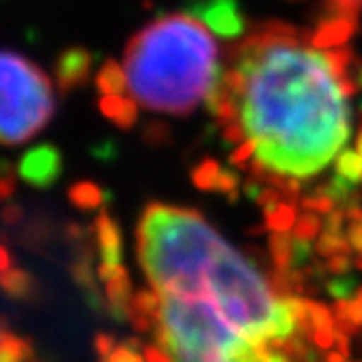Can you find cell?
I'll use <instances>...</instances> for the list:
<instances>
[{
	"mask_svg": "<svg viewBox=\"0 0 362 362\" xmlns=\"http://www.w3.org/2000/svg\"><path fill=\"white\" fill-rule=\"evenodd\" d=\"M356 62L313 31L267 22L229 53L212 98L231 160L295 188L343 153L351 134Z\"/></svg>",
	"mask_w": 362,
	"mask_h": 362,
	"instance_id": "obj_1",
	"label": "cell"
},
{
	"mask_svg": "<svg viewBox=\"0 0 362 362\" xmlns=\"http://www.w3.org/2000/svg\"><path fill=\"white\" fill-rule=\"evenodd\" d=\"M138 260L155 293L203 291L255 339L299 358L305 354L313 303L281 295L199 212L148 205L138 225Z\"/></svg>",
	"mask_w": 362,
	"mask_h": 362,
	"instance_id": "obj_2",
	"label": "cell"
},
{
	"mask_svg": "<svg viewBox=\"0 0 362 362\" xmlns=\"http://www.w3.org/2000/svg\"><path fill=\"white\" fill-rule=\"evenodd\" d=\"M127 90L140 107L188 116L221 86V48L205 24L170 13L146 24L124 48Z\"/></svg>",
	"mask_w": 362,
	"mask_h": 362,
	"instance_id": "obj_3",
	"label": "cell"
},
{
	"mask_svg": "<svg viewBox=\"0 0 362 362\" xmlns=\"http://www.w3.org/2000/svg\"><path fill=\"white\" fill-rule=\"evenodd\" d=\"M55 114L53 83L42 68L11 50H0V144L31 140Z\"/></svg>",
	"mask_w": 362,
	"mask_h": 362,
	"instance_id": "obj_4",
	"label": "cell"
},
{
	"mask_svg": "<svg viewBox=\"0 0 362 362\" xmlns=\"http://www.w3.org/2000/svg\"><path fill=\"white\" fill-rule=\"evenodd\" d=\"M62 170H64L62 151L48 142L29 148L18 162L20 179L37 190H46L50 186H55L57 179L62 177Z\"/></svg>",
	"mask_w": 362,
	"mask_h": 362,
	"instance_id": "obj_5",
	"label": "cell"
},
{
	"mask_svg": "<svg viewBox=\"0 0 362 362\" xmlns=\"http://www.w3.org/2000/svg\"><path fill=\"white\" fill-rule=\"evenodd\" d=\"M194 11L205 27L223 37H236L247 27L236 0H205L194 7Z\"/></svg>",
	"mask_w": 362,
	"mask_h": 362,
	"instance_id": "obj_6",
	"label": "cell"
},
{
	"mask_svg": "<svg viewBox=\"0 0 362 362\" xmlns=\"http://www.w3.org/2000/svg\"><path fill=\"white\" fill-rule=\"evenodd\" d=\"M92 53L83 46H68L64 48L57 64H55V76H57V88L66 94L74 88H81L90 81L92 74Z\"/></svg>",
	"mask_w": 362,
	"mask_h": 362,
	"instance_id": "obj_7",
	"label": "cell"
},
{
	"mask_svg": "<svg viewBox=\"0 0 362 362\" xmlns=\"http://www.w3.org/2000/svg\"><path fill=\"white\" fill-rule=\"evenodd\" d=\"M94 234L98 240L100 257L105 264H120V255H122V236H120V227L110 214H98L94 223Z\"/></svg>",
	"mask_w": 362,
	"mask_h": 362,
	"instance_id": "obj_8",
	"label": "cell"
},
{
	"mask_svg": "<svg viewBox=\"0 0 362 362\" xmlns=\"http://www.w3.org/2000/svg\"><path fill=\"white\" fill-rule=\"evenodd\" d=\"M0 291L18 301H29L37 295L35 277L24 269H9L0 273Z\"/></svg>",
	"mask_w": 362,
	"mask_h": 362,
	"instance_id": "obj_9",
	"label": "cell"
},
{
	"mask_svg": "<svg viewBox=\"0 0 362 362\" xmlns=\"http://www.w3.org/2000/svg\"><path fill=\"white\" fill-rule=\"evenodd\" d=\"M100 112L112 122H116L120 129H129L138 118V103L134 98H122V96H103Z\"/></svg>",
	"mask_w": 362,
	"mask_h": 362,
	"instance_id": "obj_10",
	"label": "cell"
},
{
	"mask_svg": "<svg viewBox=\"0 0 362 362\" xmlns=\"http://www.w3.org/2000/svg\"><path fill=\"white\" fill-rule=\"evenodd\" d=\"M96 88L103 96H120L127 90V74L118 62H107L96 74Z\"/></svg>",
	"mask_w": 362,
	"mask_h": 362,
	"instance_id": "obj_11",
	"label": "cell"
},
{
	"mask_svg": "<svg viewBox=\"0 0 362 362\" xmlns=\"http://www.w3.org/2000/svg\"><path fill=\"white\" fill-rule=\"evenodd\" d=\"M68 199L74 208H79L83 212H92L98 205L105 201V192H103L92 181H79V184H72L68 190Z\"/></svg>",
	"mask_w": 362,
	"mask_h": 362,
	"instance_id": "obj_12",
	"label": "cell"
},
{
	"mask_svg": "<svg viewBox=\"0 0 362 362\" xmlns=\"http://www.w3.org/2000/svg\"><path fill=\"white\" fill-rule=\"evenodd\" d=\"M35 358V351L29 341L20 339L16 334H7L0 341V362H29Z\"/></svg>",
	"mask_w": 362,
	"mask_h": 362,
	"instance_id": "obj_13",
	"label": "cell"
},
{
	"mask_svg": "<svg viewBox=\"0 0 362 362\" xmlns=\"http://www.w3.org/2000/svg\"><path fill=\"white\" fill-rule=\"evenodd\" d=\"M269 225L277 231H286L295 225V214L288 203H277L269 212Z\"/></svg>",
	"mask_w": 362,
	"mask_h": 362,
	"instance_id": "obj_14",
	"label": "cell"
},
{
	"mask_svg": "<svg viewBox=\"0 0 362 362\" xmlns=\"http://www.w3.org/2000/svg\"><path fill=\"white\" fill-rule=\"evenodd\" d=\"M72 277H74V281L79 284V286H81L86 293H92V295H94L96 286H94L92 267H90V262H88V257H83V260H79V262H74V267H72Z\"/></svg>",
	"mask_w": 362,
	"mask_h": 362,
	"instance_id": "obj_15",
	"label": "cell"
},
{
	"mask_svg": "<svg viewBox=\"0 0 362 362\" xmlns=\"http://www.w3.org/2000/svg\"><path fill=\"white\" fill-rule=\"evenodd\" d=\"M16 192V175L13 168L0 160V201H9Z\"/></svg>",
	"mask_w": 362,
	"mask_h": 362,
	"instance_id": "obj_16",
	"label": "cell"
},
{
	"mask_svg": "<svg viewBox=\"0 0 362 362\" xmlns=\"http://www.w3.org/2000/svg\"><path fill=\"white\" fill-rule=\"evenodd\" d=\"M103 360H105V362H146V358H144V356H140V354L136 351L134 341L129 343V345L116 347L107 358H103Z\"/></svg>",
	"mask_w": 362,
	"mask_h": 362,
	"instance_id": "obj_17",
	"label": "cell"
},
{
	"mask_svg": "<svg viewBox=\"0 0 362 362\" xmlns=\"http://www.w3.org/2000/svg\"><path fill=\"white\" fill-rule=\"evenodd\" d=\"M297 234L301 238H313L319 234V218L317 216H308L301 223H297Z\"/></svg>",
	"mask_w": 362,
	"mask_h": 362,
	"instance_id": "obj_18",
	"label": "cell"
},
{
	"mask_svg": "<svg viewBox=\"0 0 362 362\" xmlns=\"http://www.w3.org/2000/svg\"><path fill=\"white\" fill-rule=\"evenodd\" d=\"M327 3L332 5V9H339L351 16H356L362 9V0H327Z\"/></svg>",
	"mask_w": 362,
	"mask_h": 362,
	"instance_id": "obj_19",
	"label": "cell"
},
{
	"mask_svg": "<svg viewBox=\"0 0 362 362\" xmlns=\"http://www.w3.org/2000/svg\"><path fill=\"white\" fill-rule=\"evenodd\" d=\"M94 347H96L100 358H107L114 351V339H112V336H107V334H98L96 339H94Z\"/></svg>",
	"mask_w": 362,
	"mask_h": 362,
	"instance_id": "obj_20",
	"label": "cell"
},
{
	"mask_svg": "<svg viewBox=\"0 0 362 362\" xmlns=\"http://www.w3.org/2000/svg\"><path fill=\"white\" fill-rule=\"evenodd\" d=\"M3 221L5 223H20L22 221V208L16 203H7L5 208H3Z\"/></svg>",
	"mask_w": 362,
	"mask_h": 362,
	"instance_id": "obj_21",
	"label": "cell"
},
{
	"mask_svg": "<svg viewBox=\"0 0 362 362\" xmlns=\"http://www.w3.org/2000/svg\"><path fill=\"white\" fill-rule=\"evenodd\" d=\"M349 238H351V245L362 253V212H360V221H351Z\"/></svg>",
	"mask_w": 362,
	"mask_h": 362,
	"instance_id": "obj_22",
	"label": "cell"
},
{
	"mask_svg": "<svg viewBox=\"0 0 362 362\" xmlns=\"http://www.w3.org/2000/svg\"><path fill=\"white\" fill-rule=\"evenodd\" d=\"M11 269V255L5 249V245H0V273H5Z\"/></svg>",
	"mask_w": 362,
	"mask_h": 362,
	"instance_id": "obj_23",
	"label": "cell"
},
{
	"mask_svg": "<svg viewBox=\"0 0 362 362\" xmlns=\"http://www.w3.org/2000/svg\"><path fill=\"white\" fill-rule=\"evenodd\" d=\"M7 334H9V327H7V319H5V317H0V341H3Z\"/></svg>",
	"mask_w": 362,
	"mask_h": 362,
	"instance_id": "obj_24",
	"label": "cell"
},
{
	"mask_svg": "<svg viewBox=\"0 0 362 362\" xmlns=\"http://www.w3.org/2000/svg\"><path fill=\"white\" fill-rule=\"evenodd\" d=\"M356 151L362 155V129H360V134H358V140H356Z\"/></svg>",
	"mask_w": 362,
	"mask_h": 362,
	"instance_id": "obj_25",
	"label": "cell"
}]
</instances>
